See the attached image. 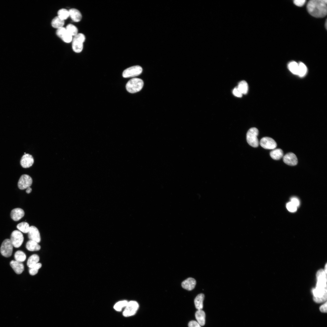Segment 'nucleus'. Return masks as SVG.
I'll return each instance as SVG.
<instances>
[{"label":"nucleus","instance_id":"nucleus-11","mask_svg":"<svg viewBox=\"0 0 327 327\" xmlns=\"http://www.w3.org/2000/svg\"><path fill=\"white\" fill-rule=\"evenodd\" d=\"M259 144L264 149H274L277 147V144L272 138L269 137H264L260 140Z\"/></svg>","mask_w":327,"mask_h":327},{"label":"nucleus","instance_id":"nucleus-38","mask_svg":"<svg viewBox=\"0 0 327 327\" xmlns=\"http://www.w3.org/2000/svg\"><path fill=\"white\" fill-rule=\"evenodd\" d=\"M297 207L300 205V201L296 197H292L291 199V201Z\"/></svg>","mask_w":327,"mask_h":327},{"label":"nucleus","instance_id":"nucleus-4","mask_svg":"<svg viewBox=\"0 0 327 327\" xmlns=\"http://www.w3.org/2000/svg\"><path fill=\"white\" fill-rule=\"evenodd\" d=\"M259 134V130L256 127H252L249 129L246 134V140L248 144L254 147H258L259 141L257 138Z\"/></svg>","mask_w":327,"mask_h":327},{"label":"nucleus","instance_id":"nucleus-17","mask_svg":"<svg viewBox=\"0 0 327 327\" xmlns=\"http://www.w3.org/2000/svg\"><path fill=\"white\" fill-rule=\"evenodd\" d=\"M10 265L17 274L21 273L24 270V266L21 262L12 260L10 262Z\"/></svg>","mask_w":327,"mask_h":327},{"label":"nucleus","instance_id":"nucleus-10","mask_svg":"<svg viewBox=\"0 0 327 327\" xmlns=\"http://www.w3.org/2000/svg\"><path fill=\"white\" fill-rule=\"evenodd\" d=\"M32 183L31 177L28 175H22L20 178L18 183V188L21 190L26 189L30 187Z\"/></svg>","mask_w":327,"mask_h":327},{"label":"nucleus","instance_id":"nucleus-37","mask_svg":"<svg viewBox=\"0 0 327 327\" xmlns=\"http://www.w3.org/2000/svg\"><path fill=\"white\" fill-rule=\"evenodd\" d=\"M306 0H295L293 1V3L296 5L301 7L303 6L305 4Z\"/></svg>","mask_w":327,"mask_h":327},{"label":"nucleus","instance_id":"nucleus-8","mask_svg":"<svg viewBox=\"0 0 327 327\" xmlns=\"http://www.w3.org/2000/svg\"><path fill=\"white\" fill-rule=\"evenodd\" d=\"M142 71V68L139 65H135L128 68L125 70L122 73L123 77L127 78L137 76Z\"/></svg>","mask_w":327,"mask_h":327},{"label":"nucleus","instance_id":"nucleus-13","mask_svg":"<svg viewBox=\"0 0 327 327\" xmlns=\"http://www.w3.org/2000/svg\"><path fill=\"white\" fill-rule=\"evenodd\" d=\"M28 236L30 240L34 241L38 243L41 241V236L39 230L34 226H30L29 230L28 233Z\"/></svg>","mask_w":327,"mask_h":327},{"label":"nucleus","instance_id":"nucleus-14","mask_svg":"<svg viewBox=\"0 0 327 327\" xmlns=\"http://www.w3.org/2000/svg\"><path fill=\"white\" fill-rule=\"evenodd\" d=\"M34 163V159L32 156L29 154H26L21 157L20 160V164L24 168H27L31 166Z\"/></svg>","mask_w":327,"mask_h":327},{"label":"nucleus","instance_id":"nucleus-39","mask_svg":"<svg viewBox=\"0 0 327 327\" xmlns=\"http://www.w3.org/2000/svg\"><path fill=\"white\" fill-rule=\"evenodd\" d=\"M200 326L197 322L193 320L190 321L188 324V327H201Z\"/></svg>","mask_w":327,"mask_h":327},{"label":"nucleus","instance_id":"nucleus-33","mask_svg":"<svg viewBox=\"0 0 327 327\" xmlns=\"http://www.w3.org/2000/svg\"><path fill=\"white\" fill-rule=\"evenodd\" d=\"M42 264L41 263H38L32 267L29 268V274L31 276H34L37 274L39 269L41 268Z\"/></svg>","mask_w":327,"mask_h":327},{"label":"nucleus","instance_id":"nucleus-15","mask_svg":"<svg viewBox=\"0 0 327 327\" xmlns=\"http://www.w3.org/2000/svg\"><path fill=\"white\" fill-rule=\"evenodd\" d=\"M283 161L286 164L291 166L296 165L298 159L296 155L292 152L286 154L283 157Z\"/></svg>","mask_w":327,"mask_h":327},{"label":"nucleus","instance_id":"nucleus-40","mask_svg":"<svg viewBox=\"0 0 327 327\" xmlns=\"http://www.w3.org/2000/svg\"><path fill=\"white\" fill-rule=\"evenodd\" d=\"M321 312H327V302L322 305L319 308Z\"/></svg>","mask_w":327,"mask_h":327},{"label":"nucleus","instance_id":"nucleus-25","mask_svg":"<svg viewBox=\"0 0 327 327\" xmlns=\"http://www.w3.org/2000/svg\"><path fill=\"white\" fill-rule=\"evenodd\" d=\"M64 23V20L61 19L58 16L55 17L52 19L51 23L52 26L57 29L63 27Z\"/></svg>","mask_w":327,"mask_h":327},{"label":"nucleus","instance_id":"nucleus-21","mask_svg":"<svg viewBox=\"0 0 327 327\" xmlns=\"http://www.w3.org/2000/svg\"><path fill=\"white\" fill-rule=\"evenodd\" d=\"M26 247L28 250L30 251H38L41 248L38 243L31 240H29L27 242Z\"/></svg>","mask_w":327,"mask_h":327},{"label":"nucleus","instance_id":"nucleus-12","mask_svg":"<svg viewBox=\"0 0 327 327\" xmlns=\"http://www.w3.org/2000/svg\"><path fill=\"white\" fill-rule=\"evenodd\" d=\"M56 33L57 36L65 42L69 43L72 40V36L68 32L64 27L57 29Z\"/></svg>","mask_w":327,"mask_h":327},{"label":"nucleus","instance_id":"nucleus-22","mask_svg":"<svg viewBox=\"0 0 327 327\" xmlns=\"http://www.w3.org/2000/svg\"><path fill=\"white\" fill-rule=\"evenodd\" d=\"M204 296L203 293H200L195 298L194 300L195 305L197 310H202L203 307V301Z\"/></svg>","mask_w":327,"mask_h":327},{"label":"nucleus","instance_id":"nucleus-29","mask_svg":"<svg viewBox=\"0 0 327 327\" xmlns=\"http://www.w3.org/2000/svg\"><path fill=\"white\" fill-rule=\"evenodd\" d=\"M307 68L306 65L302 62L298 63V69L297 75L300 77L305 76L307 72Z\"/></svg>","mask_w":327,"mask_h":327},{"label":"nucleus","instance_id":"nucleus-26","mask_svg":"<svg viewBox=\"0 0 327 327\" xmlns=\"http://www.w3.org/2000/svg\"><path fill=\"white\" fill-rule=\"evenodd\" d=\"M17 228L21 232L24 233H28L30 230V226L28 223L23 222L17 224Z\"/></svg>","mask_w":327,"mask_h":327},{"label":"nucleus","instance_id":"nucleus-18","mask_svg":"<svg viewBox=\"0 0 327 327\" xmlns=\"http://www.w3.org/2000/svg\"><path fill=\"white\" fill-rule=\"evenodd\" d=\"M196 283V281L194 279L189 278L182 282L181 285L184 289L191 290L195 288Z\"/></svg>","mask_w":327,"mask_h":327},{"label":"nucleus","instance_id":"nucleus-24","mask_svg":"<svg viewBox=\"0 0 327 327\" xmlns=\"http://www.w3.org/2000/svg\"><path fill=\"white\" fill-rule=\"evenodd\" d=\"M40 258L37 254H33L31 256L28 258L27 264L28 266L30 268L39 263Z\"/></svg>","mask_w":327,"mask_h":327},{"label":"nucleus","instance_id":"nucleus-36","mask_svg":"<svg viewBox=\"0 0 327 327\" xmlns=\"http://www.w3.org/2000/svg\"><path fill=\"white\" fill-rule=\"evenodd\" d=\"M233 93L235 96L239 97H241L243 95L242 94L239 90L237 87L233 89Z\"/></svg>","mask_w":327,"mask_h":327},{"label":"nucleus","instance_id":"nucleus-35","mask_svg":"<svg viewBox=\"0 0 327 327\" xmlns=\"http://www.w3.org/2000/svg\"><path fill=\"white\" fill-rule=\"evenodd\" d=\"M286 207L287 210L291 212H296L297 209V207L291 202L287 203Z\"/></svg>","mask_w":327,"mask_h":327},{"label":"nucleus","instance_id":"nucleus-19","mask_svg":"<svg viewBox=\"0 0 327 327\" xmlns=\"http://www.w3.org/2000/svg\"><path fill=\"white\" fill-rule=\"evenodd\" d=\"M69 16L73 21L75 22L80 21L82 18V15L78 10L72 8L69 10Z\"/></svg>","mask_w":327,"mask_h":327},{"label":"nucleus","instance_id":"nucleus-30","mask_svg":"<svg viewBox=\"0 0 327 327\" xmlns=\"http://www.w3.org/2000/svg\"><path fill=\"white\" fill-rule=\"evenodd\" d=\"M290 71L293 74L297 75L298 69V63L295 61L290 62L288 65Z\"/></svg>","mask_w":327,"mask_h":327},{"label":"nucleus","instance_id":"nucleus-20","mask_svg":"<svg viewBox=\"0 0 327 327\" xmlns=\"http://www.w3.org/2000/svg\"><path fill=\"white\" fill-rule=\"evenodd\" d=\"M197 322L201 326L204 325L205 323V314L202 310H198L195 314Z\"/></svg>","mask_w":327,"mask_h":327},{"label":"nucleus","instance_id":"nucleus-9","mask_svg":"<svg viewBox=\"0 0 327 327\" xmlns=\"http://www.w3.org/2000/svg\"><path fill=\"white\" fill-rule=\"evenodd\" d=\"M139 308V305L135 301H131L128 302L123 312V315L125 317H129L134 315Z\"/></svg>","mask_w":327,"mask_h":327},{"label":"nucleus","instance_id":"nucleus-34","mask_svg":"<svg viewBox=\"0 0 327 327\" xmlns=\"http://www.w3.org/2000/svg\"><path fill=\"white\" fill-rule=\"evenodd\" d=\"M128 302L126 300L119 302L114 305V308L117 311H120L123 308L126 307Z\"/></svg>","mask_w":327,"mask_h":327},{"label":"nucleus","instance_id":"nucleus-31","mask_svg":"<svg viewBox=\"0 0 327 327\" xmlns=\"http://www.w3.org/2000/svg\"><path fill=\"white\" fill-rule=\"evenodd\" d=\"M58 15L59 18L64 20L66 19L69 16V11L64 8L60 9L58 11Z\"/></svg>","mask_w":327,"mask_h":327},{"label":"nucleus","instance_id":"nucleus-28","mask_svg":"<svg viewBox=\"0 0 327 327\" xmlns=\"http://www.w3.org/2000/svg\"><path fill=\"white\" fill-rule=\"evenodd\" d=\"M14 256L15 260L21 263L24 261L26 258L25 254L21 250H18L16 252Z\"/></svg>","mask_w":327,"mask_h":327},{"label":"nucleus","instance_id":"nucleus-1","mask_svg":"<svg viewBox=\"0 0 327 327\" xmlns=\"http://www.w3.org/2000/svg\"><path fill=\"white\" fill-rule=\"evenodd\" d=\"M316 276V287L312 290L313 300L316 303H321L327 300V273L321 269L318 271Z\"/></svg>","mask_w":327,"mask_h":327},{"label":"nucleus","instance_id":"nucleus-16","mask_svg":"<svg viewBox=\"0 0 327 327\" xmlns=\"http://www.w3.org/2000/svg\"><path fill=\"white\" fill-rule=\"evenodd\" d=\"M25 215L23 210L19 208H15L11 211L10 216L12 219L15 221H18L21 219Z\"/></svg>","mask_w":327,"mask_h":327},{"label":"nucleus","instance_id":"nucleus-42","mask_svg":"<svg viewBox=\"0 0 327 327\" xmlns=\"http://www.w3.org/2000/svg\"><path fill=\"white\" fill-rule=\"evenodd\" d=\"M327 21H326L325 23V28H326V29H327Z\"/></svg>","mask_w":327,"mask_h":327},{"label":"nucleus","instance_id":"nucleus-32","mask_svg":"<svg viewBox=\"0 0 327 327\" xmlns=\"http://www.w3.org/2000/svg\"><path fill=\"white\" fill-rule=\"evenodd\" d=\"M65 28L68 32L72 36H74L78 34V28L72 24L68 25Z\"/></svg>","mask_w":327,"mask_h":327},{"label":"nucleus","instance_id":"nucleus-5","mask_svg":"<svg viewBox=\"0 0 327 327\" xmlns=\"http://www.w3.org/2000/svg\"><path fill=\"white\" fill-rule=\"evenodd\" d=\"M85 39L84 35L81 33L78 34L74 36L72 40V48L75 52L80 53L81 51Z\"/></svg>","mask_w":327,"mask_h":327},{"label":"nucleus","instance_id":"nucleus-7","mask_svg":"<svg viewBox=\"0 0 327 327\" xmlns=\"http://www.w3.org/2000/svg\"><path fill=\"white\" fill-rule=\"evenodd\" d=\"M10 240L14 247L18 248L22 245L24 238L21 232L18 230H15L11 234Z\"/></svg>","mask_w":327,"mask_h":327},{"label":"nucleus","instance_id":"nucleus-3","mask_svg":"<svg viewBox=\"0 0 327 327\" xmlns=\"http://www.w3.org/2000/svg\"><path fill=\"white\" fill-rule=\"evenodd\" d=\"M144 85L143 81L141 79L134 78L130 79L126 84V88L129 93H134L140 91Z\"/></svg>","mask_w":327,"mask_h":327},{"label":"nucleus","instance_id":"nucleus-2","mask_svg":"<svg viewBox=\"0 0 327 327\" xmlns=\"http://www.w3.org/2000/svg\"><path fill=\"white\" fill-rule=\"evenodd\" d=\"M326 0H311L307 5V10L312 16L317 18L325 17L327 13Z\"/></svg>","mask_w":327,"mask_h":327},{"label":"nucleus","instance_id":"nucleus-23","mask_svg":"<svg viewBox=\"0 0 327 327\" xmlns=\"http://www.w3.org/2000/svg\"><path fill=\"white\" fill-rule=\"evenodd\" d=\"M270 155L271 157L275 160H279L283 156L282 150L280 148L274 149L272 150Z\"/></svg>","mask_w":327,"mask_h":327},{"label":"nucleus","instance_id":"nucleus-41","mask_svg":"<svg viewBox=\"0 0 327 327\" xmlns=\"http://www.w3.org/2000/svg\"><path fill=\"white\" fill-rule=\"evenodd\" d=\"M32 191V189L30 187H29L26 189V193H30Z\"/></svg>","mask_w":327,"mask_h":327},{"label":"nucleus","instance_id":"nucleus-27","mask_svg":"<svg viewBox=\"0 0 327 327\" xmlns=\"http://www.w3.org/2000/svg\"><path fill=\"white\" fill-rule=\"evenodd\" d=\"M239 90L242 94H246L248 90V86L247 83L245 81H240L237 86Z\"/></svg>","mask_w":327,"mask_h":327},{"label":"nucleus","instance_id":"nucleus-6","mask_svg":"<svg viewBox=\"0 0 327 327\" xmlns=\"http://www.w3.org/2000/svg\"><path fill=\"white\" fill-rule=\"evenodd\" d=\"M13 247L10 239H5L2 242L0 248L1 254L6 257L11 256L12 254Z\"/></svg>","mask_w":327,"mask_h":327}]
</instances>
